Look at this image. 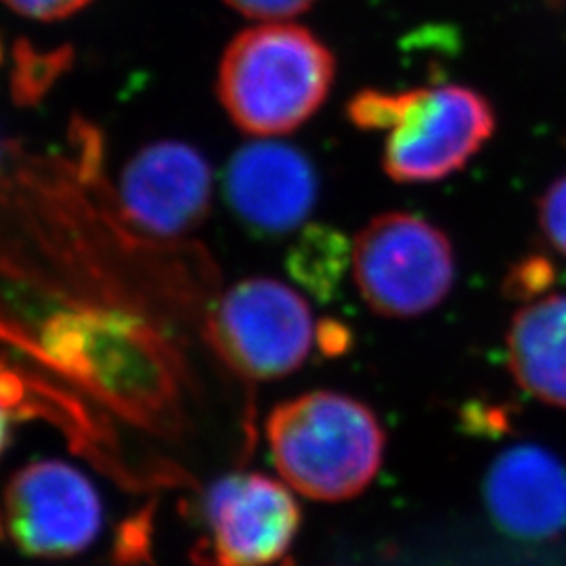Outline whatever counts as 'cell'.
<instances>
[{
  "label": "cell",
  "mask_w": 566,
  "mask_h": 566,
  "mask_svg": "<svg viewBox=\"0 0 566 566\" xmlns=\"http://www.w3.org/2000/svg\"><path fill=\"white\" fill-rule=\"evenodd\" d=\"M21 18L36 21L67 20L82 11L91 0H4Z\"/></svg>",
  "instance_id": "16"
},
{
  "label": "cell",
  "mask_w": 566,
  "mask_h": 566,
  "mask_svg": "<svg viewBox=\"0 0 566 566\" xmlns=\"http://www.w3.org/2000/svg\"><path fill=\"white\" fill-rule=\"evenodd\" d=\"M539 224L549 245L566 259V175L552 182L542 196Z\"/></svg>",
  "instance_id": "13"
},
{
  "label": "cell",
  "mask_w": 566,
  "mask_h": 566,
  "mask_svg": "<svg viewBox=\"0 0 566 566\" xmlns=\"http://www.w3.org/2000/svg\"><path fill=\"white\" fill-rule=\"evenodd\" d=\"M266 441L283 483L315 502L364 493L385 458V430L367 405L334 390H311L277 405Z\"/></svg>",
  "instance_id": "2"
},
{
  "label": "cell",
  "mask_w": 566,
  "mask_h": 566,
  "mask_svg": "<svg viewBox=\"0 0 566 566\" xmlns=\"http://www.w3.org/2000/svg\"><path fill=\"white\" fill-rule=\"evenodd\" d=\"M210 203V166L187 143H151L124 166L122 212L145 233L160 238L185 235L203 223Z\"/></svg>",
  "instance_id": "8"
},
{
  "label": "cell",
  "mask_w": 566,
  "mask_h": 566,
  "mask_svg": "<svg viewBox=\"0 0 566 566\" xmlns=\"http://www.w3.org/2000/svg\"><path fill=\"white\" fill-rule=\"evenodd\" d=\"M2 525L25 556L72 558L93 546L102 531V497L67 462H30L7 483Z\"/></svg>",
  "instance_id": "6"
},
{
  "label": "cell",
  "mask_w": 566,
  "mask_h": 566,
  "mask_svg": "<svg viewBox=\"0 0 566 566\" xmlns=\"http://www.w3.org/2000/svg\"><path fill=\"white\" fill-rule=\"evenodd\" d=\"M233 11L250 20L285 21L311 9L317 0H224Z\"/></svg>",
  "instance_id": "15"
},
{
  "label": "cell",
  "mask_w": 566,
  "mask_h": 566,
  "mask_svg": "<svg viewBox=\"0 0 566 566\" xmlns=\"http://www.w3.org/2000/svg\"><path fill=\"white\" fill-rule=\"evenodd\" d=\"M507 365L518 386L542 403L566 407V296L523 306L507 329Z\"/></svg>",
  "instance_id": "11"
},
{
  "label": "cell",
  "mask_w": 566,
  "mask_h": 566,
  "mask_svg": "<svg viewBox=\"0 0 566 566\" xmlns=\"http://www.w3.org/2000/svg\"><path fill=\"white\" fill-rule=\"evenodd\" d=\"M353 277L376 315L420 317L451 292L455 256L439 227L409 212H386L355 235Z\"/></svg>",
  "instance_id": "4"
},
{
  "label": "cell",
  "mask_w": 566,
  "mask_h": 566,
  "mask_svg": "<svg viewBox=\"0 0 566 566\" xmlns=\"http://www.w3.org/2000/svg\"><path fill=\"white\" fill-rule=\"evenodd\" d=\"M224 198L254 235L280 238L298 229L317 200V175L298 149L250 143L224 170Z\"/></svg>",
  "instance_id": "9"
},
{
  "label": "cell",
  "mask_w": 566,
  "mask_h": 566,
  "mask_svg": "<svg viewBox=\"0 0 566 566\" xmlns=\"http://www.w3.org/2000/svg\"><path fill=\"white\" fill-rule=\"evenodd\" d=\"M336 74L332 51L311 30L264 21L240 32L219 65L227 116L259 139L287 135L324 105Z\"/></svg>",
  "instance_id": "1"
},
{
  "label": "cell",
  "mask_w": 566,
  "mask_h": 566,
  "mask_svg": "<svg viewBox=\"0 0 566 566\" xmlns=\"http://www.w3.org/2000/svg\"><path fill=\"white\" fill-rule=\"evenodd\" d=\"M554 283V264L544 256H528L516 264L507 275L506 294L512 298L531 301Z\"/></svg>",
  "instance_id": "14"
},
{
  "label": "cell",
  "mask_w": 566,
  "mask_h": 566,
  "mask_svg": "<svg viewBox=\"0 0 566 566\" xmlns=\"http://www.w3.org/2000/svg\"><path fill=\"white\" fill-rule=\"evenodd\" d=\"M485 502L507 535L549 539L566 528V465L546 447H510L486 472Z\"/></svg>",
  "instance_id": "10"
},
{
  "label": "cell",
  "mask_w": 566,
  "mask_h": 566,
  "mask_svg": "<svg viewBox=\"0 0 566 566\" xmlns=\"http://www.w3.org/2000/svg\"><path fill=\"white\" fill-rule=\"evenodd\" d=\"M303 523L292 489L266 474H229L203 497L200 566H269L290 549Z\"/></svg>",
  "instance_id": "7"
},
{
  "label": "cell",
  "mask_w": 566,
  "mask_h": 566,
  "mask_svg": "<svg viewBox=\"0 0 566 566\" xmlns=\"http://www.w3.org/2000/svg\"><path fill=\"white\" fill-rule=\"evenodd\" d=\"M285 269L311 296L329 301L346 269H353V242L332 227L308 224L292 243Z\"/></svg>",
  "instance_id": "12"
},
{
  "label": "cell",
  "mask_w": 566,
  "mask_h": 566,
  "mask_svg": "<svg viewBox=\"0 0 566 566\" xmlns=\"http://www.w3.org/2000/svg\"><path fill=\"white\" fill-rule=\"evenodd\" d=\"M208 334L224 364L261 382L290 376L306 361L315 325L296 290L271 277H250L224 292Z\"/></svg>",
  "instance_id": "5"
},
{
  "label": "cell",
  "mask_w": 566,
  "mask_h": 566,
  "mask_svg": "<svg viewBox=\"0 0 566 566\" xmlns=\"http://www.w3.org/2000/svg\"><path fill=\"white\" fill-rule=\"evenodd\" d=\"M348 118L364 130H385V172L403 185L462 170L495 128L489 102L462 84L361 91L348 103Z\"/></svg>",
  "instance_id": "3"
}]
</instances>
